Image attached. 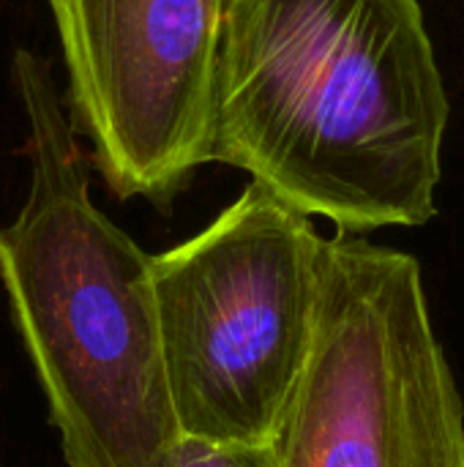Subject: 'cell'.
Returning a JSON list of instances; mask_svg holds the SVG:
<instances>
[{
	"label": "cell",
	"mask_w": 464,
	"mask_h": 467,
	"mask_svg": "<svg viewBox=\"0 0 464 467\" xmlns=\"http://www.w3.org/2000/svg\"><path fill=\"white\" fill-rule=\"evenodd\" d=\"M451 104L418 0H230L211 161L339 233L438 216Z\"/></svg>",
	"instance_id": "1"
},
{
	"label": "cell",
	"mask_w": 464,
	"mask_h": 467,
	"mask_svg": "<svg viewBox=\"0 0 464 467\" xmlns=\"http://www.w3.org/2000/svg\"><path fill=\"white\" fill-rule=\"evenodd\" d=\"M30 192L0 230V282L68 467H164L180 438L145 254L90 200L52 74L14 52Z\"/></svg>",
	"instance_id": "2"
},
{
	"label": "cell",
	"mask_w": 464,
	"mask_h": 467,
	"mask_svg": "<svg viewBox=\"0 0 464 467\" xmlns=\"http://www.w3.org/2000/svg\"><path fill=\"white\" fill-rule=\"evenodd\" d=\"M320 238L312 216L252 181L202 233L153 257L180 435L273 441L312 350Z\"/></svg>",
	"instance_id": "3"
},
{
	"label": "cell",
	"mask_w": 464,
	"mask_h": 467,
	"mask_svg": "<svg viewBox=\"0 0 464 467\" xmlns=\"http://www.w3.org/2000/svg\"><path fill=\"white\" fill-rule=\"evenodd\" d=\"M276 467H464V402L413 254L320 238L314 337Z\"/></svg>",
	"instance_id": "4"
},
{
	"label": "cell",
	"mask_w": 464,
	"mask_h": 467,
	"mask_svg": "<svg viewBox=\"0 0 464 467\" xmlns=\"http://www.w3.org/2000/svg\"><path fill=\"white\" fill-rule=\"evenodd\" d=\"M230 0H49L77 126L120 197L170 202L211 161Z\"/></svg>",
	"instance_id": "5"
},
{
	"label": "cell",
	"mask_w": 464,
	"mask_h": 467,
	"mask_svg": "<svg viewBox=\"0 0 464 467\" xmlns=\"http://www.w3.org/2000/svg\"><path fill=\"white\" fill-rule=\"evenodd\" d=\"M164 467H276L271 443H211L180 435L167 457Z\"/></svg>",
	"instance_id": "6"
}]
</instances>
